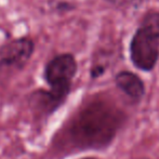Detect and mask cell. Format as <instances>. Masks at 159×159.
<instances>
[{
	"instance_id": "obj_6",
	"label": "cell",
	"mask_w": 159,
	"mask_h": 159,
	"mask_svg": "<svg viewBox=\"0 0 159 159\" xmlns=\"http://www.w3.org/2000/svg\"><path fill=\"white\" fill-rule=\"evenodd\" d=\"M144 28L151 32L159 39V12H149L143 17L142 24Z\"/></svg>"
},
{
	"instance_id": "obj_2",
	"label": "cell",
	"mask_w": 159,
	"mask_h": 159,
	"mask_svg": "<svg viewBox=\"0 0 159 159\" xmlns=\"http://www.w3.org/2000/svg\"><path fill=\"white\" fill-rule=\"evenodd\" d=\"M36 43L28 36L14 38L0 46V76L22 71L30 63Z\"/></svg>"
},
{
	"instance_id": "obj_5",
	"label": "cell",
	"mask_w": 159,
	"mask_h": 159,
	"mask_svg": "<svg viewBox=\"0 0 159 159\" xmlns=\"http://www.w3.org/2000/svg\"><path fill=\"white\" fill-rule=\"evenodd\" d=\"M115 82L117 87L133 101H140L145 93V86L138 75L132 71L122 70L116 75Z\"/></svg>"
},
{
	"instance_id": "obj_3",
	"label": "cell",
	"mask_w": 159,
	"mask_h": 159,
	"mask_svg": "<svg viewBox=\"0 0 159 159\" xmlns=\"http://www.w3.org/2000/svg\"><path fill=\"white\" fill-rule=\"evenodd\" d=\"M130 57L136 68L151 71L159 59V39L140 26L131 39Z\"/></svg>"
},
{
	"instance_id": "obj_1",
	"label": "cell",
	"mask_w": 159,
	"mask_h": 159,
	"mask_svg": "<svg viewBox=\"0 0 159 159\" xmlns=\"http://www.w3.org/2000/svg\"><path fill=\"white\" fill-rule=\"evenodd\" d=\"M77 70L78 63L76 57L71 53H60L46 63L42 78L51 91L67 98Z\"/></svg>"
},
{
	"instance_id": "obj_7",
	"label": "cell",
	"mask_w": 159,
	"mask_h": 159,
	"mask_svg": "<svg viewBox=\"0 0 159 159\" xmlns=\"http://www.w3.org/2000/svg\"><path fill=\"white\" fill-rule=\"evenodd\" d=\"M75 7L73 4H70L69 2H66V1H59L55 6V9H57L59 12H66V11H70Z\"/></svg>"
},
{
	"instance_id": "obj_4",
	"label": "cell",
	"mask_w": 159,
	"mask_h": 159,
	"mask_svg": "<svg viewBox=\"0 0 159 159\" xmlns=\"http://www.w3.org/2000/svg\"><path fill=\"white\" fill-rule=\"evenodd\" d=\"M67 98L57 94L50 89L38 88L30 93L28 106L37 121L46 122L47 119L57 111Z\"/></svg>"
},
{
	"instance_id": "obj_8",
	"label": "cell",
	"mask_w": 159,
	"mask_h": 159,
	"mask_svg": "<svg viewBox=\"0 0 159 159\" xmlns=\"http://www.w3.org/2000/svg\"><path fill=\"white\" fill-rule=\"evenodd\" d=\"M107 1L113 2V3H119V2H122V1H125V0H107Z\"/></svg>"
},
{
	"instance_id": "obj_9",
	"label": "cell",
	"mask_w": 159,
	"mask_h": 159,
	"mask_svg": "<svg viewBox=\"0 0 159 159\" xmlns=\"http://www.w3.org/2000/svg\"><path fill=\"white\" fill-rule=\"evenodd\" d=\"M82 159H95V158H93V157H87V158H82Z\"/></svg>"
}]
</instances>
